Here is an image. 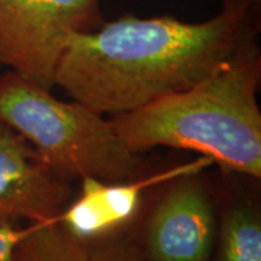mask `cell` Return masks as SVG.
<instances>
[{"mask_svg":"<svg viewBox=\"0 0 261 261\" xmlns=\"http://www.w3.org/2000/svg\"><path fill=\"white\" fill-rule=\"evenodd\" d=\"M254 8L222 5L203 22L123 15L73 34L54 84L94 112L115 116L181 92L258 37Z\"/></svg>","mask_w":261,"mask_h":261,"instance_id":"6da1fadb","label":"cell"},{"mask_svg":"<svg viewBox=\"0 0 261 261\" xmlns=\"http://www.w3.org/2000/svg\"><path fill=\"white\" fill-rule=\"evenodd\" d=\"M89 261H145L126 237L89 245Z\"/></svg>","mask_w":261,"mask_h":261,"instance_id":"30bf717a","label":"cell"},{"mask_svg":"<svg viewBox=\"0 0 261 261\" xmlns=\"http://www.w3.org/2000/svg\"><path fill=\"white\" fill-rule=\"evenodd\" d=\"M261 51L252 41L214 73L181 92L111 116L132 151H195L226 174L261 178Z\"/></svg>","mask_w":261,"mask_h":261,"instance_id":"7a4b0ae2","label":"cell"},{"mask_svg":"<svg viewBox=\"0 0 261 261\" xmlns=\"http://www.w3.org/2000/svg\"><path fill=\"white\" fill-rule=\"evenodd\" d=\"M28 231L27 226H19L18 224L0 225V261H12L16 244L23 238Z\"/></svg>","mask_w":261,"mask_h":261,"instance_id":"8fae6325","label":"cell"},{"mask_svg":"<svg viewBox=\"0 0 261 261\" xmlns=\"http://www.w3.org/2000/svg\"><path fill=\"white\" fill-rule=\"evenodd\" d=\"M219 190L212 261H261V206L254 192L231 183Z\"/></svg>","mask_w":261,"mask_h":261,"instance_id":"ba28073f","label":"cell"},{"mask_svg":"<svg viewBox=\"0 0 261 261\" xmlns=\"http://www.w3.org/2000/svg\"><path fill=\"white\" fill-rule=\"evenodd\" d=\"M0 123L23 137L57 174L70 181H122L152 168L122 141L111 116L64 102L13 71L0 77Z\"/></svg>","mask_w":261,"mask_h":261,"instance_id":"3957f363","label":"cell"},{"mask_svg":"<svg viewBox=\"0 0 261 261\" xmlns=\"http://www.w3.org/2000/svg\"><path fill=\"white\" fill-rule=\"evenodd\" d=\"M103 22L100 0H0V65L51 90L70 37Z\"/></svg>","mask_w":261,"mask_h":261,"instance_id":"5b68a950","label":"cell"},{"mask_svg":"<svg viewBox=\"0 0 261 261\" xmlns=\"http://www.w3.org/2000/svg\"><path fill=\"white\" fill-rule=\"evenodd\" d=\"M12 261H89V245L75 240L57 221L29 224Z\"/></svg>","mask_w":261,"mask_h":261,"instance_id":"9c48e42d","label":"cell"},{"mask_svg":"<svg viewBox=\"0 0 261 261\" xmlns=\"http://www.w3.org/2000/svg\"><path fill=\"white\" fill-rule=\"evenodd\" d=\"M261 0H222V5H245V6H250L254 8L260 5Z\"/></svg>","mask_w":261,"mask_h":261,"instance_id":"7c38bea8","label":"cell"},{"mask_svg":"<svg viewBox=\"0 0 261 261\" xmlns=\"http://www.w3.org/2000/svg\"><path fill=\"white\" fill-rule=\"evenodd\" d=\"M200 159L202 155L170 168H152L144 176L122 181L82 178L79 180L80 189L57 218V222L87 245L126 237L140 216L149 190L166 178L193 167Z\"/></svg>","mask_w":261,"mask_h":261,"instance_id":"8992f818","label":"cell"},{"mask_svg":"<svg viewBox=\"0 0 261 261\" xmlns=\"http://www.w3.org/2000/svg\"><path fill=\"white\" fill-rule=\"evenodd\" d=\"M74 193L73 181L48 167L16 130L0 123V225L57 221Z\"/></svg>","mask_w":261,"mask_h":261,"instance_id":"52a82bcc","label":"cell"},{"mask_svg":"<svg viewBox=\"0 0 261 261\" xmlns=\"http://www.w3.org/2000/svg\"><path fill=\"white\" fill-rule=\"evenodd\" d=\"M214 163L193 167L154 186L126 238L145 261H212L219 190L206 174Z\"/></svg>","mask_w":261,"mask_h":261,"instance_id":"277c9868","label":"cell"}]
</instances>
